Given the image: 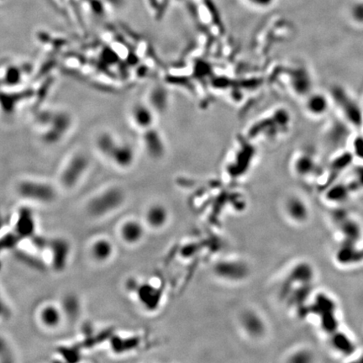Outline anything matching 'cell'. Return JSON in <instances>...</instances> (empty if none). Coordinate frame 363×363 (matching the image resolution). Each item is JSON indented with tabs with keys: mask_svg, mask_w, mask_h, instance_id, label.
I'll list each match as a JSON object with an SVG mask.
<instances>
[{
	"mask_svg": "<svg viewBox=\"0 0 363 363\" xmlns=\"http://www.w3.org/2000/svg\"><path fill=\"white\" fill-rule=\"evenodd\" d=\"M89 161L83 153H74L66 158L59 173V183L65 189H74L88 173Z\"/></svg>",
	"mask_w": 363,
	"mask_h": 363,
	"instance_id": "4",
	"label": "cell"
},
{
	"mask_svg": "<svg viewBox=\"0 0 363 363\" xmlns=\"http://www.w3.org/2000/svg\"><path fill=\"white\" fill-rule=\"evenodd\" d=\"M330 99L337 105L340 113L345 117V121L353 126H360L362 115L359 105L344 89L335 87L330 94Z\"/></svg>",
	"mask_w": 363,
	"mask_h": 363,
	"instance_id": "8",
	"label": "cell"
},
{
	"mask_svg": "<svg viewBox=\"0 0 363 363\" xmlns=\"http://www.w3.org/2000/svg\"><path fill=\"white\" fill-rule=\"evenodd\" d=\"M72 124V118L68 112L61 109L47 110L37 118L36 130L43 142L56 144L66 137Z\"/></svg>",
	"mask_w": 363,
	"mask_h": 363,
	"instance_id": "1",
	"label": "cell"
},
{
	"mask_svg": "<svg viewBox=\"0 0 363 363\" xmlns=\"http://www.w3.org/2000/svg\"><path fill=\"white\" fill-rule=\"evenodd\" d=\"M300 158H298L297 163L295 164V170L300 176H308L309 173H312L315 170L316 163H314L315 160L311 157L307 156L308 154H302Z\"/></svg>",
	"mask_w": 363,
	"mask_h": 363,
	"instance_id": "18",
	"label": "cell"
},
{
	"mask_svg": "<svg viewBox=\"0 0 363 363\" xmlns=\"http://www.w3.org/2000/svg\"><path fill=\"white\" fill-rule=\"evenodd\" d=\"M310 310L320 318V325L324 331L332 334L338 330L337 318L335 315L336 305L331 298L324 294L318 295Z\"/></svg>",
	"mask_w": 363,
	"mask_h": 363,
	"instance_id": "7",
	"label": "cell"
},
{
	"mask_svg": "<svg viewBox=\"0 0 363 363\" xmlns=\"http://www.w3.org/2000/svg\"><path fill=\"white\" fill-rule=\"evenodd\" d=\"M16 192L25 200L41 204L53 203L57 197V189L52 183L32 178L19 182Z\"/></svg>",
	"mask_w": 363,
	"mask_h": 363,
	"instance_id": "3",
	"label": "cell"
},
{
	"mask_svg": "<svg viewBox=\"0 0 363 363\" xmlns=\"http://www.w3.org/2000/svg\"><path fill=\"white\" fill-rule=\"evenodd\" d=\"M97 148L99 153L119 168H126L134 160L132 150L128 146L119 145L113 135L103 134L98 138Z\"/></svg>",
	"mask_w": 363,
	"mask_h": 363,
	"instance_id": "5",
	"label": "cell"
},
{
	"mask_svg": "<svg viewBox=\"0 0 363 363\" xmlns=\"http://www.w3.org/2000/svg\"><path fill=\"white\" fill-rule=\"evenodd\" d=\"M330 97L316 93L308 95L305 101V110L309 115L321 117L325 115L330 109Z\"/></svg>",
	"mask_w": 363,
	"mask_h": 363,
	"instance_id": "14",
	"label": "cell"
},
{
	"mask_svg": "<svg viewBox=\"0 0 363 363\" xmlns=\"http://www.w3.org/2000/svg\"><path fill=\"white\" fill-rule=\"evenodd\" d=\"M212 271L218 279L231 284L244 282L250 275L248 263L238 258L220 260L214 263Z\"/></svg>",
	"mask_w": 363,
	"mask_h": 363,
	"instance_id": "6",
	"label": "cell"
},
{
	"mask_svg": "<svg viewBox=\"0 0 363 363\" xmlns=\"http://www.w3.org/2000/svg\"><path fill=\"white\" fill-rule=\"evenodd\" d=\"M125 200V191L117 186H112L99 191L89 198L87 212L92 218H106L122 208Z\"/></svg>",
	"mask_w": 363,
	"mask_h": 363,
	"instance_id": "2",
	"label": "cell"
},
{
	"mask_svg": "<svg viewBox=\"0 0 363 363\" xmlns=\"http://www.w3.org/2000/svg\"><path fill=\"white\" fill-rule=\"evenodd\" d=\"M4 79L7 80L10 82V85L11 84H17L18 82L21 81V74H20V70H19L18 66H9L8 68H6L3 72Z\"/></svg>",
	"mask_w": 363,
	"mask_h": 363,
	"instance_id": "22",
	"label": "cell"
},
{
	"mask_svg": "<svg viewBox=\"0 0 363 363\" xmlns=\"http://www.w3.org/2000/svg\"><path fill=\"white\" fill-rule=\"evenodd\" d=\"M331 337V345L338 352L343 355H350L355 351V345L353 344L352 340H350L348 335L344 333L339 332L336 330L332 333Z\"/></svg>",
	"mask_w": 363,
	"mask_h": 363,
	"instance_id": "17",
	"label": "cell"
},
{
	"mask_svg": "<svg viewBox=\"0 0 363 363\" xmlns=\"http://www.w3.org/2000/svg\"><path fill=\"white\" fill-rule=\"evenodd\" d=\"M352 181L348 185L350 192L363 188V167L355 168L353 172Z\"/></svg>",
	"mask_w": 363,
	"mask_h": 363,
	"instance_id": "21",
	"label": "cell"
},
{
	"mask_svg": "<svg viewBox=\"0 0 363 363\" xmlns=\"http://www.w3.org/2000/svg\"><path fill=\"white\" fill-rule=\"evenodd\" d=\"M171 213L169 208L159 202L151 203L145 208L142 221L148 229L153 231H161L168 226L170 222Z\"/></svg>",
	"mask_w": 363,
	"mask_h": 363,
	"instance_id": "11",
	"label": "cell"
},
{
	"mask_svg": "<svg viewBox=\"0 0 363 363\" xmlns=\"http://www.w3.org/2000/svg\"><path fill=\"white\" fill-rule=\"evenodd\" d=\"M51 252L53 257V264L57 270H62L68 258L70 247L66 241L61 239H56L51 241Z\"/></svg>",
	"mask_w": 363,
	"mask_h": 363,
	"instance_id": "15",
	"label": "cell"
},
{
	"mask_svg": "<svg viewBox=\"0 0 363 363\" xmlns=\"http://www.w3.org/2000/svg\"><path fill=\"white\" fill-rule=\"evenodd\" d=\"M286 210L290 218L297 222H302L309 214L307 206L299 198H291L287 201Z\"/></svg>",
	"mask_w": 363,
	"mask_h": 363,
	"instance_id": "16",
	"label": "cell"
},
{
	"mask_svg": "<svg viewBox=\"0 0 363 363\" xmlns=\"http://www.w3.org/2000/svg\"><path fill=\"white\" fill-rule=\"evenodd\" d=\"M350 193V188L348 186L337 185L335 188L329 189L327 197L330 200L335 201V203H338L345 200Z\"/></svg>",
	"mask_w": 363,
	"mask_h": 363,
	"instance_id": "20",
	"label": "cell"
},
{
	"mask_svg": "<svg viewBox=\"0 0 363 363\" xmlns=\"http://www.w3.org/2000/svg\"><path fill=\"white\" fill-rule=\"evenodd\" d=\"M310 357H312L310 353L307 351H301V352L295 353V355H293L291 361L294 362H309L311 361Z\"/></svg>",
	"mask_w": 363,
	"mask_h": 363,
	"instance_id": "23",
	"label": "cell"
},
{
	"mask_svg": "<svg viewBox=\"0 0 363 363\" xmlns=\"http://www.w3.org/2000/svg\"><path fill=\"white\" fill-rule=\"evenodd\" d=\"M237 323L241 331L250 339H261L267 332L264 319L259 313L252 309L241 310L237 317Z\"/></svg>",
	"mask_w": 363,
	"mask_h": 363,
	"instance_id": "9",
	"label": "cell"
},
{
	"mask_svg": "<svg viewBox=\"0 0 363 363\" xmlns=\"http://www.w3.org/2000/svg\"><path fill=\"white\" fill-rule=\"evenodd\" d=\"M89 255L96 264H106L115 255V246L108 237H97L89 245Z\"/></svg>",
	"mask_w": 363,
	"mask_h": 363,
	"instance_id": "12",
	"label": "cell"
},
{
	"mask_svg": "<svg viewBox=\"0 0 363 363\" xmlns=\"http://www.w3.org/2000/svg\"><path fill=\"white\" fill-rule=\"evenodd\" d=\"M38 321L47 330H56L61 325L64 318L62 308L55 304L48 303L39 310Z\"/></svg>",
	"mask_w": 363,
	"mask_h": 363,
	"instance_id": "13",
	"label": "cell"
},
{
	"mask_svg": "<svg viewBox=\"0 0 363 363\" xmlns=\"http://www.w3.org/2000/svg\"><path fill=\"white\" fill-rule=\"evenodd\" d=\"M148 230L142 219L130 217L119 224L118 236L123 244L135 247L144 241Z\"/></svg>",
	"mask_w": 363,
	"mask_h": 363,
	"instance_id": "10",
	"label": "cell"
},
{
	"mask_svg": "<svg viewBox=\"0 0 363 363\" xmlns=\"http://www.w3.org/2000/svg\"><path fill=\"white\" fill-rule=\"evenodd\" d=\"M133 118H134L135 123L142 127L149 126L153 121V119H152L153 117H152L151 112L144 106L136 107L134 109Z\"/></svg>",
	"mask_w": 363,
	"mask_h": 363,
	"instance_id": "19",
	"label": "cell"
}]
</instances>
